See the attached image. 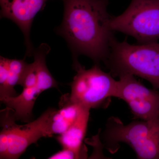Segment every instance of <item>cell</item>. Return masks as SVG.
Here are the masks:
<instances>
[{"mask_svg": "<svg viewBox=\"0 0 159 159\" xmlns=\"http://www.w3.org/2000/svg\"><path fill=\"white\" fill-rule=\"evenodd\" d=\"M63 17L56 33L66 40L73 57L74 69L80 64V55L95 64L104 62L115 37L110 27L112 16L107 11L108 0H62Z\"/></svg>", "mask_w": 159, "mask_h": 159, "instance_id": "1", "label": "cell"}, {"mask_svg": "<svg viewBox=\"0 0 159 159\" xmlns=\"http://www.w3.org/2000/svg\"><path fill=\"white\" fill-rule=\"evenodd\" d=\"M105 64L113 77L137 76L150 83L159 91V43L133 45L127 39L111 41L110 51Z\"/></svg>", "mask_w": 159, "mask_h": 159, "instance_id": "2", "label": "cell"}, {"mask_svg": "<svg viewBox=\"0 0 159 159\" xmlns=\"http://www.w3.org/2000/svg\"><path fill=\"white\" fill-rule=\"evenodd\" d=\"M104 148L111 153L124 143L140 159H159V115L149 120H136L125 125L119 118L107 120L102 134Z\"/></svg>", "mask_w": 159, "mask_h": 159, "instance_id": "3", "label": "cell"}, {"mask_svg": "<svg viewBox=\"0 0 159 159\" xmlns=\"http://www.w3.org/2000/svg\"><path fill=\"white\" fill-rule=\"evenodd\" d=\"M56 109H48L38 119L25 125H18L13 112L6 107L1 111L0 159H16L32 144L49 137V128Z\"/></svg>", "mask_w": 159, "mask_h": 159, "instance_id": "4", "label": "cell"}, {"mask_svg": "<svg viewBox=\"0 0 159 159\" xmlns=\"http://www.w3.org/2000/svg\"><path fill=\"white\" fill-rule=\"evenodd\" d=\"M112 31L135 39L139 44L157 42L159 39V0H131L122 14L112 16Z\"/></svg>", "mask_w": 159, "mask_h": 159, "instance_id": "5", "label": "cell"}, {"mask_svg": "<svg viewBox=\"0 0 159 159\" xmlns=\"http://www.w3.org/2000/svg\"><path fill=\"white\" fill-rule=\"evenodd\" d=\"M75 70L77 74L70 84L71 93L67 95L71 102L91 109L116 97L118 80L110 72H104L95 64L87 70L80 64Z\"/></svg>", "mask_w": 159, "mask_h": 159, "instance_id": "6", "label": "cell"}, {"mask_svg": "<svg viewBox=\"0 0 159 159\" xmlns=\"http://www.w3.org/2000/svg\"><path fill=\"white\" fill-rule=\"evenodd\" d=\"M116 98L128 104L134 116L141 120L153 119L159 115V91L147 88L133 75L119 77Z\"/></svg>", "mask_w": 159, "mask_h": 159, "instance_id": "7", "label": "cell"}, {"mask_svg": "<svg viewBox=\"0 0 159 159\" xmlns=\"http://www.w3.org/2000/svg\"><path fill=\"white\" fill-rule=\"evenodd\" d=\"M48 0H0L1 18L11 20L24 34L25 56L31 57L34 49L30 38L31 25L35 16Z\"/></svg>", "mask_w": 159, "mask_h": 159, "instance_id": "8", "label": "cell"}, {"mask_svg": "<svg viewBox=\"0 0 159 159\" xmlns=\"http://www.w3.org/2000/svg\"><path fill=\"white\" fill-rule=\"evenodd\" d=\"M28 63L23 59L0 57V99L16 97L14 87L19 85Z\"/></svg>", "mask_w": 159, "mask_h": 159, "instance_id": "9", "label": "cell"}, {"mask_svg": "<svg viewBox=\"0 0 159 159\" xmlns=\"http://www.w3.org/2000/svg\"><path fill=\"white\" fill-rule=\"evenodd\" d=\"M90 109L84 107L75 122L68 129L56 138L62 148H68L80 152H87L83 144L87 130Z\"/></svg>", "mask_w": 159, "mask_h": 159, "instance_id": "10", "label": "cell"}, {"mask_svg": "<svg viewBox=\"0 0 159 159\" xmlns=\"http://www.w3.org/2000/svg\"><path fill=\"white\" fill-rule=\"evenodd\" d=\"M83 107L70 101L67 95L61 97L59 109H56L51 117L49 137L54 134H61L67 130L77 119Z\"/></svg>", "mask_w": 159, "mask_h": 159, "instance_id": "11", "label": "cell"}, {"mask_svg": "<svg viewBox=\"0 0 159 159\" xmlns=\"http://www.w3.org/2000/svg\"><path fill=\"white\" fill-rule=\"evenodd\" d=\"M87 157V152H80L68 148H62L48 158L50 159H85Z\"/></svg>", "mask_w": 159, "mask_h": 159, "instance_id": "12", "label": "cell"}]
</instances>
